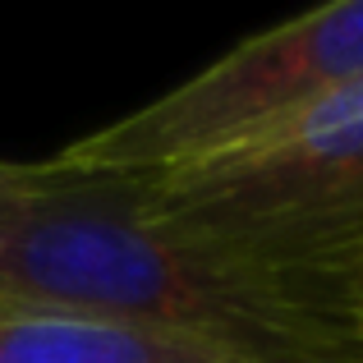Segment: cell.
<instances>
[{"instance_id": "2", "label": "cell", "mask_w": 363, "mask_h": 363, "mask_svg": "<svg viewBox=\"0 0 363 363\" xmlns=\"http://www.w3.org/2000/svg\"><path fill=\"white\" fill-rule=\"evenodd\" d=\"M152 212L299 272L363 267V83L166 175L133 179Z\"/></svg>"}, {"instance_id": "3", "label": "cell", "mask_w": 363, "mask_h": 363, "mask_svg": "<svg viewBox=\"0 0 363 363\" xmlns=\"http://www.w3.org/2000/svg\"><path fill=\"white\" fill-rule=\"evenodd\" d=\"M350 83H363V0L318 5L244 37L157 101L83 133L46 161L79 175H166L318 106Z\"/></svg>"}, {"instance_id": "4", "label": "cell", "mask_w": 363, "mask_h": 363, "mask_svg": "<svg viewBox=\"0 0 363 363\" xmlns=\"http://www.w3.org/2000/svg\"><path fill=\"white\" fill-rule=\"evenodd\" d=\"M0 363H244L184 331L83 313H0Z\"/></svg>"}, {"instance_id": "6", "label": "cell", "mask_w": 363, "mask_h": 363, "mask_svg": "<svg viewBox=\"0 0 363 363\" xmlns=\"http://www.w3.org/2000/svg\"><path fill=\"white\" fill-rule=\"evenodd\" d=\"M354 299H359V322H363V267H359V276H354Z\"/></svg>"}, {"instance_id": "1", "label": "cell", "mask_w": 363, "mask_h": 363, "mask_svg": "<svg viewBox=\"0 0 363 363\" xmlns=\"http://www.w3.org/2000/svg\"><path fill=\"white\" fill-rule=\"evenodd\" d=\"M0 313L184 331L244 363L363 354L354 276L299 272L152 212L124 175L0 161Z\"/></svg>"}, {"instance_id": "5", "label": "cell", "mask_w": 363, "mask_h": 363, "mask_svg": "<svg viewBox=\"0 0 363 363\" xmlns=\"http://www.w3.org/2000/svg\"><path fill=\"white\" fill-rule=\"evenodd\" d=\"M294 363H363V354H350V359H294Z\"/></svg>"}]
</instances>
